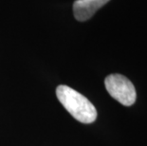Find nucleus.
Instances as JSON below:
<instances>
[{
    "instance_id": "f257e3e1",
    "label": "nucleus",
    "mask_w": 147,
    "mask_h": 146,
    "mask_svg": "<svg viewBox=\"0 0 147 146\" xmlns=\"http://www.w3.org/2000/svg\"><path fill=\"white\" fill-rule=\"evenodd\" d=\"M56 96L65 110L82 123H91L97 119V110L92 102L67 85H59Z\"/></svg>"
},
{
    "instance_id": "f03ea898",
    "label": "nucleus",
    "mask_w": 147,
    "mask_h": 146,
    "mask_svg": "<svg viewBox=\"0 0 147 146\" xmlns=\"http://www.w3.org/2000/svg\"><path fill=\"white\" fill-rule=\"evenodd\" d=\"M105 88L116 101L125 106H130L136 102L137 93L132 82L121 74H111L105 80Z\"/></svg>"
},
{
    "instance_id": "7ed1b4c3",
    "label": "nucleus",
    "mask_w": 147,
    "mask_h": 146,
    "mask_svg": "<svg viewBox=\"0 0 147 146\" xmlns=\"http://www.w3.org/2000/svg\"><path fill=\"white\" fill-rule=\"evenodd\" d=\"M109 2V0H76L73 4V13L78 21H86Z\"/></svg>"
}]
</instances>
